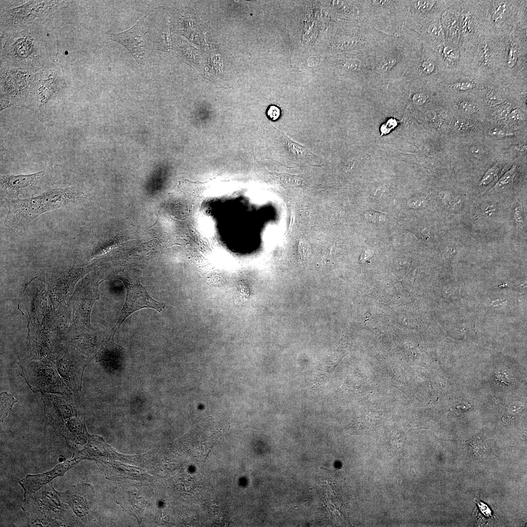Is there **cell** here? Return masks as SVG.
I'll return each mask as SVG.
<instances>
[{
	"label": "cell",
	"mask_w": 527,
	"mask_h": 527,
	"mask_svg": "<svg viewBox=\"0 0 527 527\" xmlns=\"http://www.w3.org/2000/svg\"><path fill=\"white\" fill-rule=\"evenodd\" d=\"M426 95L421 93L414 95L412 98L413 102L417 105L423 104L426 102Z\"/></svg>",
	"instance_id": "cell-35"
},
{
	"label": "cell",
	"mask_w": 527,
	"mask_h": 527,
	"mask_svg": "<svg viewBox=\"0 0 527 527\" xmlns=\"http://www.w3.org/2000/svg\"><path fill=\"white\" fill-rule=\"evenodd\" d=\"M112 333V329L107 333L93 328L90 325L72 324L64 333L62 342L92 358L95 357Z\"/></svg>",
	"instance_id": "cell-12"
},
{
	"label": "cell",
	"mask_w": 527,
	"mask_h": 527,
	"mask_svg": "<svg viewBox=\"0 0 527 527\" xmlns=\"http://www.w3.org/2000/svg\"><path fill=\"white\" fill-rule=\"evenodd\" d=\"M516 170V166L513 165L499 180L496 186L502 189L509 185L513 182Z\"/></svg>",
	"instance_id": "cell-29"
},
{
	"label": "cell",
	"mask_w": 527,
	"mask_h": 527,
	"mask_svg": "<svg viewBox=\"0 0 527 527\" xmlns=\"http://www.w3.org/2000/svg\"><path fill=\"white\" fill-rule=\"evenodd\" d=\"M148 14L143 16L128 30L119 34H108V36L112 40L118 42L126 48L137 61L138 58L141 56L138 48L143 47L144 45L143 38L146 32L144 30L143 24Z\"/></svg>",
	"instance_id": "cell-20"
},
{
	"label": "cell",
	"mask_w": 527,
	"mask_h": 527,
	"mask_svg": "<svg viewBox=\"0 0 527 527\" xmlns=\"http://www.w3.org/2000/svg\"><path fill=\"white\" fill-rule=\"evenodd\" d=\"M82 459L75 455L72 459L60 464L46 472L28 475L19 482L24 490V501L42 487L51 482L55 478L63 476L69 469L76 466Z\"/></svg>",
	"instance_id": "cell-18"
},
{
	"label": "cell",
	"mask_w": 527,
	"mask_h": 527,
	"mask_svg": "<svg viewBox=\"0 0 527 527\" xmlns=\"http://www.w3.org/2000/svg\"><path fill=\"white\" fill-rule=\"evenodd\" d=\"M82 195L77 186L48 190L25 199H6L8 212L4 224L9 228H22L41 214L77 202Z\"/></svg>",
	"instance_id": "cell-2"
},
{
	"label": "cell",
	"mask_w": 527,
	"mask_h": 527,
	"mask_svg": "<svg viewBox=\"0 0 527 527\" xmlns=\"http://www.w3.org/2000/svg\"><path fill=\"white\" fill-rule=\"evenodd\" d=\"M491 49L486 40L479 43L473 64L475 68L486 73L490 72V69H494V66L499 61L496 60L498 58L496 54H494V49Z\"/></svg>",
	"instance_id": "cell-23"
},
{
	"label": "cell",
	"mask_w": 527,
	"mask_h": 527,
	"mask_svg": "<svg viewBox=\"0 0 527 527\" xmlns=\"http://www.w3.org/2000/svg\"><path fill=\"white\" fill-rule=\"evenodd\" d=\"M268 117L272 121H276L280 116L281 111L279 107L275 105H271L267 111Z\"/></svg>",
	"instance_id": "cell-33"
},
{
	"label": "cell",
	"mask_w": 527,
	"mask_h": 527,
	"mask_svg": "<svg viewBox=\"0 0 527 527\" xmlns=\"http://www.w3.org/2000/svg\"><path fill=\"white\" fill-rule=\"evenodd\" d=\"M111 335L104 341L101 348L95 356L96 361L103 363L106 367H109L111 364L116 360L119 355V351L122 348L116 345L114 340L116 332L113 329Z\"/></svg>",
	"instance_id": "cell-25"
},
{
	"label": "cell",
	"mask_w": 527,
	"mask_h": 527,
	"mask_svg": "<svg viewBox=\"0 0 527 527\" xmlns=\"http://www.w3.org/2000/svg\"><path fill=\"white\" fill-rule=\"evenodd\" d=\"M37 73L0 60V98L7 100L12 105L25 107Z\"/></svg>",
	"instance_id": "cell-8"
},
{
	"label": "cell",
	"mask_w": 527,
	"mask_h": 527,
	"mask_svg": "<svg viewBox=\"0 0 527 527\" xmlns=\"http://www.w3.org/2000/svg\"><path fill=\"white\" fill-rule=\"evenodd\" d=\"M85 355L62 342L57 348L54 359L53 364L63 382L78 395L81 390L84 369L92 359Z\"/></svg>",
	"instance_id": "cell-11"
},
{
	"label": "cell",
	"mask_w": 527,
	"mask_h": 527,
	"mask_svg": "<svg viewBox=\"0 0 527 527\" xmlns=\"http://www.w3.org/2000/svg\"><path fill=\"white\" fill-rule=\"evenodd\" d=\"M71 0H20L0 7V37L10 36L35 24H43Z\"/></svg>",
	"instance_id": "cell-4"
},
{
	"label": "cell",
	"mask_w": 527,
	"mask_h": 527,
	"mask_svg": "<svg viewBox=\"0 0 527 527\" xmlns=\"http://www.w3.org/2000/svg\"><path fill=\"white\" fill-rule=\"evenodd\" d=\"M521 113L518 109H515L512 111L510 114V118L514 121H517L521 118Z\"/></svg>",
	"instance_id": "cell-40"
},
{
	"label": "cell",
	"mask_w": 527,
	"mask_h": 527,
	"mask_svg": "<svg viewBox=\"0 0 527 527\" xmlns=\"http://www.w3.org/2000/svg\"><path fill=\"white\" fill-rule=\"evenodd\" d=\"M488 7L486 14L482 13L483 25L486 23V27L494 30L496 33L506 30V24L509 21L510 17L513 15L515 1H486Z\"/></svg>",
	"instance_id": "cell-19"
},
{
	"label": "cell",
	"mask_w": 527,
	"mask_h": 527,
	"mask_svg": "<svg viewBox=\"0 0 527 527\" xmlns=\"http://www.w3.org/2000/svg\"><path fill=\"white\" fill-rule=\"evenodd\" d=\"M426 53L424 52L421 57L410 61L412 64H409L408 66L411 69L406 71H411V74L415 72V74L411 76L434 77L443 70L444 66L440 55L437 52L434 53L429 51V53Z\"/></svg>",
	"instance_id": "cell-22"
},
{
	"label": "cell",
	"mask_w": 527,
	"mask_h": 527,
	"mask_svg": "<svg viewBox=\"0 0 527 527\" xmlns=\"http://www.w3.org/2000/svg\"><path fill=\"white\" fill-rule=\"evenodd\" d=\"M514 218L518 223H523V219L522 217V213L518 207H516L514 210Z\"/></svg>",
	"instance_id": "cell-39"
},
{
	"label": "cell",
	"mask_w": 527,
	"mask_h": 527,
	"mask_svg": "<svg viewBox=\"0 0 527 527\" xmlns=\"http://www.w3.org/2000/svg\"><path fill=\"white\" fill-rule=\"evenodd\" d=\"M97 286L83 280L73 293L68 302L72 309L73 324L90 325V308L96 299Z\"/></svg>",
	"instance_id": "cell-17"
},
{
	"label": "cell",
	"mask_w": 527,
	"mask_h": 527,
	"mask_svg": "<svg viewBox=\"0 0 527 527\" xmlns=\"http://www.w3.org/2000/svg\"><path fill=\"white\" fill-rule=\"evenodd\" d=\"M87 486L85 484H80L65 492H59L61 500L68 504L79 518L85 517L91 508L86 491Z\"/></svg>",
	"instance_id": "cell-21"
},
{
	"label": "cell",
	"mask_w": 527,
	"mask_h": 527,
	"mask_svg": "<svg viewBox=\"0 0 527 527\" xmlns=\"http://www.w3.org/2000/svg\"><path fill=\"white\" fill-rule=\"evenodd\" d=\"M485 99L487 103L493 105L500 103L502 101L495 93L490 92L486 94Z\"/></svg>",
	"instance_id": "cell-34"
},
{
	"label": "cell",
	"mask_w": 527,
	"mask_h": 527,
	"mask_svg": "<svg viewBox=\"0 0 527 527\" xmlns=\"http://www.w3.org/2000/svg\"><path fill=\"white\" fill-rule=\"evenodd\" d=\"M28 344L19 357V361L39 360L53 363L62 337L39 322L28 323Z\"/></svg>",
	"instance_id": "cell-9"
},
{
	"label": "cell",
	"mask_w": 527,
	"mask_h": 527,
	"mask_svg": "<svg viewBox=\"0 0 527 527\" xmlns=\"http://www.w3.org/2000/svg\"><path fill=\"white\" fill-rule=\"evenodd\" d=\"M92 266L72 268L64 272H55L47 276L48 294L54 308L66 305L77 283L91 271Z\"/></svg>",
	"instance_id": "cell-13"
},
{
	"label": "cell",
	"mask_w": 527,
	"mask_h": 527,
	"mask_svg": "<svg viewBox=\"0 0 527 527\" xmlns=\"http://www.w3.org/2000/svg\"><path fill=\"white\" fill-rule=\"evenodd\" d=\"M446 1L408 0L405 16L409 26L417 31L440 17L443 10L447 8Z\"/></svg>",
	"instance_id": "cell-15"
},
{
	"label": "cell",
	"mask_w": 527,
	"mask_h": 527,
	"mask_svg": "<svg viewBox=\"0 0 527 527\" xmlns=\"http://www.w3.org/2000/svg\"><path fill=\"white\" fill-rule=\"evenodd\" d=\"M499 171V165L498 163L493 165L485 173L480 182V184L486 185L496 180Z\"/></svg>",
	"instance_id": "cell-30"
},
{
	"label": "cell",
	"mask_w": 527,
	"mask_h": 527,
	"mask_svg": "<svg viewBox=\"0 0 527 527\" xmlns=\"http://www.w3.org/2000/svg\"><path fill=\"white\" fill-rule=\"evenodd\" d=\"M492 134L498 138H504L507 135H510V133H507V132L502 130H493L492 132Z\"/></svg>",
	"instance_id": "cell-38"
},
{
	"label": "cell",
	"mask_w": 527,
	"mask_h": 527,
	"mask_svg": "<svg viewBox=\"0 0 527 527\" xmlns=\"http://www.w3.org/2000/svg\"><path fill=\"white\" fill-rule=\"evenodd\" d=\"M44 417L56 433L68 444L82 445L89 436L86 431L79 398L41 392Z\"/></svg>",
	"instance_id": "cell-3"
},
{
	"label": "cell",
	"mask_w": 527,
	"mask_h": 527,
	"mask_svg": "<svg viewBox=\"0 0 527 527\" xmlns=\"http://www.w3.org/2000/svg\"><path fill=\"white\" fill-rule=\"evenodd\" d=\"M65 88L62 67L58 59L36 74L25 107L38 114H45L59 102Z\"/></svg>",
	"instance_id": "cell-5"
},
{
	"label": "cell",
	"mask_w": 527,
	"mask_h": 527,
	"mask_svg": "<svg viewBox=\"0 0 527 527\" xmlns=\"http://www.w3.org/2000/svg\"><path fill=\"white\" fill-rule=\"evenodd\" d=\"M283 137L289 154L293 159L308 162H312L318 158L306 147L292 141L285 135L283 134Z\"/></svg>",
	"instance_id": "cell-26"
},
{
	"label": "cell",
	"mask_w": 527,
	"mask_h": 527,
	"mask_svg": "<svg viewBox=\"0 0 527 527\" xmlns=\"http://www.w3.org/2000/svg\"><path fill=\"white\" fill-rule=\"evenodd\" d=\"M18 402L12 394L4 391L0 393V422L2 423L13 405Z\"/></svg>",
	"instance_id": "cell-27"
},
{
	"label": "cell",
	"mask_w": 527,
	"mask_h": 527,
	"mask_svg": "<svg viewBox=\"0 0 527 527\" xmlns=\"http://www.w3.org/2000/svg\"><path fill=\"white\" fill-rule=\"evenodd\" d=\"M424 40L432 48H439L445 43L444 31L438 17L420 29Z\"/></svg>",
	"instance_id": "cell-24"
},
{
	"label": "cell",
	"mask_w": 527,
	"mask_h": 527,
	"mask_svg": "<svg viewBox=\"0 0 527 527\" xmlns=\"http://www.w3.org/2000/svg\"><path fill=\"white\" fill-rule=\"evenodd\" d=\"M21 376L33 392L61 394L79 398L65 385L54 364L35 360L19 361Z\"/></svg>",
	"instance_id": "cell-7"
},
{
	"label": "cell",
	"mask_w": 527,
	"mask_h": 527,
	"mask_svg": "<svg viewBox=\"0 0 527 527\" xmlns=\"http://www.w3.org/2000/svg\"><path fill=\"white\" fill-rule=\"evenodd\" d=\"M23 509L29 513L30 525L39 526L57 520L71 518L68 507L61 500L51 482L24 501Z\"/></svg>",
	"instance_id": "cell-6"
},
{
	"label": "cell",
	"mask_w": 527,
	"mask_h": 527,
	"mask_svg": "<svg viewBox=\"0 0 527 527\" xmlns=\"http://www.w3.org/2000/svg\"><path fill=\"white\" fill-rule=\"evenodd\" d=\"M402 40L392 38L377 48V53L370 60L369 77L371 73L372 77H395V72L404 71L408 67L410 61H407V46Z\"/></svg>",
	"instance_id": "cell-10"
},
{
	"label": "cell",
	"mask_w": 527,
	"mask_h": 527,
	"mask_svg": "<svg viewBox=\"0 0 527 527\" xmlns=\"http://www.w3.org/2000/svg\"><path fill=\"white\" fill-rule=\"evenodd\" d=\"M469 151L472 155L479 158L481 157L484 154L482 148L476 145L471 146L469 149Z\"/></svg>",
	"instance_id": "cell-37"
},
{
	"label": "cell",
	"mask_w": 527,
	"mask_h": 527,
	"mask_svg": "<svg viewBox=\"0 0 527 527\" xmlns=\"http://www.w3.org/2000/svg\"><path fill=\"white\" fill-rule=\"evenodd\" d=\"M458 108L463 113L466 115H470L477 111L478 106L474 102L463 100L458 104Z\"/></svg>",
	"instance_id": "cell-31"
},
{
	"label": "cell",
	"mask_w": 527,
	"mask_h": 527,
	"mask_svg": "<svg viewBox=\"0 0 527 527\" xmlns=\"http://www.w3.org/2000/svg\"><path fill=\"white\" fill-rule=\"evenodd\" d=\"M281 181L285 186L294 187L301 185L302 179L297 176L285 174L282 176Z\"/></svg>",
	"instance_id": "cell-32"
},
{
	"label": "cell",
	"mask_w": 527,
	"mask_h": 527,
	"mask_svg": "<svg viewBox=\"0 0 527 527\" xmlns=\"http://www.w3.org/2000/svg\"><path fill=\"white\" fill-rule=\"evenodd\" d=\"M121 280L124 284L127 295L118 321L112 328L115 331L129 315L138 310L148 307L161 312L164 308V304L150 297L138 280L125 278Z\"/></svg>",
	"instance_id": "cell-14"
},
{
	"label": "cell",
	"mask_w": 527,
	"mask_h": 527,
	"mask_svg": "<svg viewBox=\"0 0 527 527\" xmlns=\"http://www.w3.org/2000/svg\"><path fill=\"white\" fill-rule=\"evenodd\" d=\"M476 83L469 79L461 80L452 83L450 87L457 91L464 92L473 89L476 87Z\"/></svg>",
	"instance_id": "cell-28"
},
{
	"label": "cell",
	"mask_w": 527,
	"mask_h": 527,
	"mask_svg": "<svg viewBox=\"0 0 527 527\" xmlns=\"http://www.w3.org/2000/svg\"><path fill=\"white\" fill-rule=\"evenodd\" d=\"M46 176L44 170L23 175H5L0 176L1 193L6 199H17L35 190Z\"/></svg>",
	"instance_id": "cell-16"
},
{
	"label": "cell",
	"mask_w": 527,
	"mask_h": 527,
	"mask_svg": "<svg viewBox=\"0 0 527 527\" xmlns=\"http://www.w3.org/2000/svg\"><path fill=\"white\" fill-rule=\"evenodd\" d=\"M56 44L43 24H35L6 39L0 60L39 72L57 59Z\"/></svg>",
	"instance_id": "cell-1"
},
{
	"label": "cell",
	"mask_w": 527,
	"mask_h": 527,
	"mask_svg": "<svg viewBox=\"0 0 527 527\" xmlns=\"http://www.w3.org/2000/svg\"><path fill=\"white\" fill-rule=\"evenodd\" d=\"M502 303H503V302L501 301V300H496V301H494L492 302V303L491 304H492L493 306H495L496 305L500 304Z\"/></svg>",
	"instance_id": "cell-41"
},
{
	"label": "cell",
	"mask_w": 527,
	"mask_h": 527,
	"mask_svg": "<svg viewBox=\"0 0 527 527\" xmlns=\"http://www.w3.org/2000/svg\"><path fill=\"white\" fill-rule=\"evenodd\" d=\"M456 127L460 131L467 130L470 125L468 122L465 120H459L455 122Z\"/></svg>",
	"instance_id": "cell-36"
}]
</instances>
